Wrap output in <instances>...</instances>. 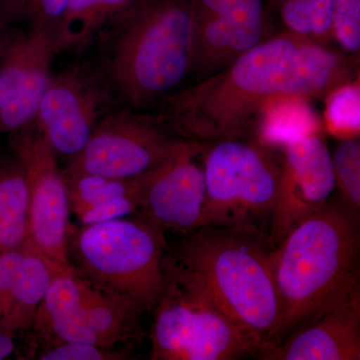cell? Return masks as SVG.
Segmentation results:
<instances>
[{
  "instance_id": "6da1fadb",
  "label": "cell",
  "mask_w": 360,
  "mask_h": 360,
  "mask_svg": "<svg viewBox=\"0 0 360 360\" xmlns=\"http://www.w3.org/2000/svg\"><path fill=\"white\" fill-rule=\"evenodd\" d=\"M342 70L335 53L303 35L259 42L219 75L174 97V123L195 141L241 137L276 99L319 96Z\"/></svg>"
},
{
  "instance_id": "7a4b0ae2",
  "label": "cell",
  "mask_w": 360,
  "mask_h": 360,
  "mask_svg": "<svg viewBox=\"0 0 360 360\" xmlns=\"http://www.w3.org/2000/svg\"><path fill=\"white\" fill-rule=\"evenodd\" d=\"M279 305L272 345L360 293V214L340 196L292 229L269 251ZM271 347V345H270Z\"/></svg>"
},
{
  "instance_id": "3957f363",
  "label": "cell",
  "mask_w": 360,
  "mask_h": 360,
  "mask_svg": "<svg viewBox=\"0 0 360 360\" xmlns=\"http://www.w3.org/2000/svg\"><path fill=\"white\" fill-rule=\"evenodd\" d=\"M172 257L203 286L229 321L260 348L274 345L279 305L264 234L200 226L184 234Z\"/></svg>"
},
{
  "instance_id": "277c9868",
  "label": "cell",
  "mask_w": 360,
  "mask_h": 360,
  "mask_svg": "<svg viewBox=\"0 0 360 360\" xmlns=\"http://www.w3.org/2000/svg\"><path fill=\"white\" fill-rule=\"evenodd\" d=\"M194 7L153 0L123 15L105 56L106 77L127 103L139 105L174 89L193 66Z\"/></svg>"
},
{
  "instance_id": "5b68a950",
  "label": "cell",
  "mask_w": 360,
  "mask_h": 360,
  "mask_svg": "<svg viewBox=\"0 0 360 360\" xmlns=\"http://www.w3.org/2000/svg\"><path fill=\"white\" fill-rule=\"evenodd\" d=\"M77 274L99 290L153 311L165 288V231L139 215L84 225L75 236Z\"/></svg>"
},
{
  "instance_id": "8992f818",
  "label": "cell",
  "mask_w": 360,
  "mask_h": 360,
  "mask_svg": "<svg viewBox=\"0 0 360 360\" xmlns=\"http://www.w3.org/2000/svg\"><path fill=\"white\" fill-rule=\"evenodd\" d=\"M165 288L150 331L153 360H231L259 355L255 340L229 321L212 296L167 253Z\"/></svg>"
},
{
  "instance_id": "52a82bcc",
  "label": "cell",
  "mask_w": 360,
  "mask_h": 360,
  "mask_svg": "<svg viewBox=\"0 0 360 360\" xmlns=\"http://www.w3.org/2000/svg\"><path fill=\"white\" fill-rule=\"evenodd\" d=\"M276 148L241 137L217 141L205 156V200L200 226L264 234L274 214L283 170Z\"/></svg>"
},
{
  "instance_id": "ba28073f",
  "label": "cell",
  "mask_w": 360,
  "mask_h": 360,
  "mask_svg": "<svg viewBox=\"0 0 360 360\" xmlns=\"http://www.w3.org/2000/svg\"><path fill=\"white\" fill-rule=\"evenodd\" d=\"M11 148L27 184V239L53 264L70 266V198L58 155L30 125L13 134Z\"/></svg>"
},
{
  "instance_id": "9c48e42d",
  "label": "cell",
  "mask_w": 360,
  "mask_h": 360,
  "mask_svg": "<svg viewBox=\"0 0 360 360\" xmlns=\"http://www.w3.org/2000/svg\"><path fill=\"white\" fill-rule=\"evenodd\" d=\"M179 142L148 118L112 113L97 122L86 146L71 158L63 174L134 179L165 162Z\"/></svg>"
},
{
  "instance_id": "30bf717a",
  "label": "cell",
  "mask_w": 360,
  "mask_h": 360,
  "mask_svg": "<svg viewBox=\"0 0 360 360\" xmlns=\"http://www.w3.org/2000/svg\"><path fill=\"white\" fill-rule=\"evenodd\" d=\"M283 170L266 240L276 248L295 226L321 210L335 189L333 155L316 134L285 142Z\"/></svg>"
},
{
  "instance_id": "8fae6325",
  "label": "cell",
  "mask_w": 360,
  "mask_h": 360,
  "mask_svg": "<svg viewBox=\"0 0 360 360\" xmlns=\"http://www.w3.org/2000/svg\"><path fill=\"white\" fill-rule=\"evenodd\" d=\"M203 153L198 141H180L165 162L146 174L139 215L162 231L188 233L200 227L205 200Z\"/></svg>"
},
{
  "instance_id": "7c38bea8",
  "label": "cell",
  "mask_w": 360,
  "mask_h": 360,
  "mask_svg": "<svg viewBox=\"0 0 360 360\" xmlns=\"http://www.w3.org/2000/svg\"><path fill=\"white\" fill-rule=\"evenodd\" d=\"M105 94L78 71L52 77L40 101L37 127L56 155L77 156L98 122Z\"/></svg>"
},
{
  "instance_id": "4fadbf2b",
  "label": "cell",
  "mask_w": 360,
  "mask_h": 360,
  "mask_svg": "<svg viewBox=\"0 0 360 360\" xmlns=\"http://www.w3.org/2000/svg\"><path fill=\"white\" fill-rule=\"evenodd\" d=\"M193 7V66L214 70L259 44L262 0H198Z\"/></svg>"
},
{
  "instance_id": "5bb4252c",
  "label": "cell",
  "mask_w": 360,
  "mask_h": 360,
  "mask_svg": "<svg viewBox=\"0 0 360 360\" xmlns=\"http://www.w3.org/2000/svg\"><path fill=\"white\" fill-rule=\"evenodd\" d=\"M269 360H359L360 293L326 310L279 345L262 352Z\"/></svg>"
},
{
  "instance_id": "9a60e30c",
  "label": "cell",
  "mask_w": 360,
  "mask_h": 360,
  "mask_svg": "<svg viewBox=\"0 0 360 360\" xmlns=\"http://www.w3.org/2000/svg\"><path fill=\"white\" fill-rule=\"evenodd\" d=\"M59 49L56 27L44 23L9 37L0 66V110L23 90L51 77V61Z\"/></svg>"
},
{
  "instance_id": "2e32d148",
  "label": "cell",
  "mask_w": 360,
  "mask_h": 360,
  "mask_svg": "<svg viewBox=\"0 0 360 360\" xmlns=\"http://www.w3.org/2000/svg\"><path fill=\"white\" fill-rule=\"evenodd\" d=\"M32 326L41 335L53 338L54 342L78 341L103 345L85 321L79 276L72 265L61 269L54 277Z\"/></svg>"
},
{
  "instance_id": "e0dca14e",
  "label": "cell",
  "mask_w": 360,
  "mask_h": 360,
  "mask_svg": "<svg viewBox=\"0 0 360 360\" xmlns=\"http://www.w3.org/2000/svg\"><path fill=\"white\" fill-rule=\"evenodd\" d=\"M65 269L51 262L27 239L0 328L13 335L30 328L52 281Z\"/></svg>"
},
{
  "instance_id": "ac0fdd59",
  "label": "cell",
  "mask_w": 360,
  "mask_h": 360,
  "mask_svg": "<svg viewBox=\"0 0 360 360\" xmlns=\"http://www.w3.org/2000/svg\"><path fill=\"white\" fill-rule=\"evenodd\" d=\"M79 288L85 321L104 347H115L134 333L141 310L80 276Z\"/></svg>"
},
{
  "instance_id": "d6986e66",
  "label": "cell",
  "mask_w": 360,
  "mask_h": 360,
  "mask_svg": "<svg viewBox=\"0 0 360 360\" xmlns=\"http://www.w3.org/2000/svg\"><path fill=\"white\" fill-rule=\"evenodd\" d=\"M27 238V184L15 158L0 165V255L20 248Z\"/></svg>"
},
{
  "instance_id": "ffe728a7",
  "label": "cell",
  "mask_w": 360,
  "mask_h": 360,
  "mask_svg": "<svg viewBox=\"0 0 360 360\" xmlns=\"http://www.w3.org/2000/svg\"><path fill=\"white\" fill-rule=\"evenodd\" d=\"M258 141L281 148L285 142L316 134L319 120L309 99L283 97L265 108L258 122Z\"/></svg>"
},
{
  "instance_id": "44dd1931",
  "label": "cell",
  "mask_w": 360,
  "mask_h": 360,
  "mask_svg": "<svg viewBox=\"0 0 360 360\" xmlns=\"http://www.w3.org/2000/svg\"><path fill=\"white\" fill-rule=\"evenodd\" d=\"M134 0H70L56 30L61 49L89 41L110 18L122 16Z\"/></svg>"
},
{
  "instance_id": "7402d4cb",
  "label": "cell",
  "mask_w": 360,
  "mask_h": 360,
  "mask_svg": "<svg viewBox=\"0 0 360 360\" xmlns=\"http://www.w3.org/2000/svg\"><path fill=\"white\" fill-rule=\"evenodd\" d=\"M146 174L134 179H108L97 175L65 176L70 212L79 217L89 208L104 201L127 195H141Z\"/></svg>"
},
{
  "instance_id": "603a6c76",
  "label": "cell",
  "mask_w": 360,
  "mask_h": 360,
  "mask_svg": "<svg viewBox=\"0 0 360 360\" xmlns=\"http://www.w3.org/2000/svg\"><path fill=\"white\" fill-rule=\"evenodd\" d=\"M284 23L296 34H326L333 26L335 0H278Z\"/></svg>"
},
{
  "instance_id": "cb8c5ba5",
  "label": "cell",
  "mask_w": 360,
  "mask_h": 360,
  "mask_svg": "<svg viewBox=\"0 0 360 360\" xmlns=\"http://www.w3.org/2000/svg\"><path fill=\"white\" fill-rule=\"evenodd\" d=\"M335 187L340 198L360 214V142L347 139L341 142L333 156Z\"/></svg>"
},
{
  "instance_id": "d4e9b609",
  "label": "cell",
  "mask_w": 360,
  "mask_h": 360,
  "mask_svg": "<svg viewBox=\"0 0 360 360\" xmlns=\"http://www.w3.org/2000/svg\"><path fill=\"white\" fill-rule=\"evenodd\" d=\"M326 120L333 131L356 134L360 129L359 84H345L335 89L326 103Z\"/></svg>"
},
{
  "instance_id": "484cf974",
  "label": "cell",
  "mask_w": 360,
  "mask_h": 360,
  "mask_svg": "<svg viewBox=\"0 0 360 360\" xmlns=\"http://www.w3.org/2000/svg\"><path fill=\"white\" fill-rule=\"evenodd\" d=\"M41 360H122L129 354L117 352L115 347H106L94 343L78 341L53 342L39 354Z\"/></svg>"
},
{
  "instance_id": "4316f807",
  "label": "cell",
  "mask_w": 360,
  "mask_h": 360,
  "mask_svg": "<svg viewBox=\"0 0 360 360\" xmlns=\"http://www.w3.org/2000/svg\"><path fill=\"white\" fill-rule=\"evenodd\" d=\"M336 39L347 51L360 49V0H335L333 26Z\"/></svg>"
},
{
  "instance_id": "83f0119b",
  "label": "cell",
  "mask_w": 360,
  "mask_h": 360,
  "mask_svg": "<svg viewBox=\"0 0 360 360\" xmlns=\"http://www.w3.org/2000/svg\"><path fill=\"white\" fill-rule=\"evenodd\" d=\"M25 253V243L0 255V322L6 312L16 272Z\"/></svg>"
},
{
  "instance_id": "f1b7e54d",
  "label": "cell",
  "mask_w": 360,
  "mask_h": 360,
  "mask_svg": "<svg viewBox=\"0 0 360 360\" xmlns=\"http://www.w3.org/2000/svg\"><path fill=\"white\" fill-rule=\"evenodd\" d=\"M27 2L28 0H6L7 4H13L14 6L20 2ZM32 1V0H30ZM37 4V8L40 11V23L51 25L52 20L59 21L63 18L68 6L70 0H33Z\"/></svg>"
},
{
  "instance_id": "f546056e",
  "label": "cell",
  "mask_w": 360,
  "mask_h": 360,
  "mask_svg": "<svg viewBox=\"0 0 360 360\" xmlns=\"http://www.w3.org/2000/svg\"><path fill=\"white\" fill-rule=\"evenodd\" d=\"M14 335L0 328V360L6 359L14 352Z\"/></svg>"
},
{
  "instance_id": "4dcf8cb0",
  "label": "cell",
  "mask_w": 360,
  "mask_h": 360,
  "mask_svg": "<svg viewBox=\"0 0 360 360\" xmlns=\"http://www.w3.org/2000/svg\"><path fill=\"white\" fill-rule=\"evenodd\" d=\"M4 14L0 11V66H1L2 58H4V51H6V45L8 44V33L4 30Z\"/></svg>"
}]
</instances>
